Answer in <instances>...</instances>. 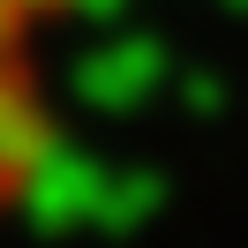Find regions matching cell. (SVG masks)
Here are the masks:
<instances>
[{
    "instance_id": "obj_1",
    "label": "cell",
    "mask_w": 248,
    "mask_h": 248,
    "mask_svg": "<svg viewBox=\"0 0 248 248\" xmlns=\"http://www.w3.org/2000/svg\"><path fill=\"white\" fill-rule=\"evenodd\" d=\"M83 0H0V233L61 158V46Z\"/></svg>"
}]
</instances>
